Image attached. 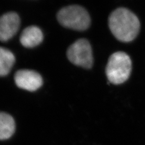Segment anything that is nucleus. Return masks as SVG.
<instances>
[{"label":"nucleus","instance_id":"obj_4","mask_svg":"<svg viewBox=\"0 0 145 145\" xmlns=\"http://www.w3.org/2000/svg\"><path fill=\"white\" fill-rule=\"evenodd\" d=\"M69 60L73 64L89 69L93 65L92 48L88 40L80 39L72 43L67 52Z\"/></svg>","mask_w":145,"mask_h":145},{"label":"nucleus","instance_id":"obj_2","mask_svg":"<svg viewBox=\"0 0 145 145\" xmlns=\"http://www.w3.org/2000/svg\"><path fill=\"white\" fill-rule=\"evenodd\" d=\"M131 70L132 61L128 54L123 52H117L109 57L105 72L110 82L119 85L129 79Z\"/></svg>","mask_w":145,"mask_h":145},{"label":"nucleus","instance_id":"obj_1","mask_svg":"<svg viewBox=\"0 0 145 145\" xmlns=\"http://www.w3.org/2000/svg\"><path fill=\"white\" fill-rule=\"evenodd\" d=\"M108 25L115 38L123 42H129L135 39L140 29L138 17L124 7L118 8L111 13Z\"/></svg>","mask_w":145,"mask_h":145},{"label":"nucleus","instance_id":"obj_3","mask_svg":"<svg viewBox=\"0 0 145 145\" xmlns=\"http://www.w3.org/2000/svg\"><path fill=\"white\" fill-rule=\"evenodd\" d=\"M57 19L62 26L78 31L87 30L91 25L88 12L85 8L78 5L63 7L58 12Z\"/></svg>","mask_w":145,"mask_h":145},{"label":"nucleus","instance_id":"obj_6","mask_svg":"<svg viewBox=\"0 0 145 145\" xmlns=\"http://www.w3.org/2000/svg\"><path fill=\"white\" fill-rule=\"evenodd\" d=\"M20 18L16 13L10 12L0 16V40L10 39L19 29Z\"/></svg>","mask_w":145,"mask_h":145},{"label":"nucleus","instance_id":"obj_5","mask_svg":"<svg viewBox=\"0 0 145 145\" xmlns=\"http://www.w3.org/2000/svg\"><path fill=\"white\" fill-rule=\"evenodd\" d=\"M18 87L29 91H35L41 87L43 80L38 72L30 70H20L16 71L14 77Z\"/></svg>","mask_w":145,"mask_h":145},{"label":"nucleus","instance_id":"obj_7","mask_svg":"<svg viewBox=\"0 0 145 145\" xmlns=\"http://www.w3.org/2000/svg\"><path fill=\"white\" fill-rule=\"evenodd\" d=\"M43 33L39 27L31 25L25 28L21 33L20 42L26 48H33L42 42Z\"/></svg>","mask_w":145,"mask_h":145},{"label":"nucleus","instance_id":"obj_8","mask_svg":"<svg viewBox=\"0 0 145 145\" xmlns=\"http://www.w3.org/2000/svg\"><path fill=\"white\" fill-rule=\"evenodd\" d=\"M15 131L13 118L6 112H0V140L10 138Z\"/></svg>","mask_w":145,"mask_h":145},{"label":"nucleus","instance_id":"obj_9","mask_svg":"<svg viewBox=\"0 0 145 145\" xmlns=\"http://www.w3.org/2000/svg\"><path fill=\"white\" fill-rule=\"evenodd\" d=\"M15 62V57L12 52L0 47V76L7 75Z\"/></svg>","mask_w":145,"mask_h":145}]
</instances>
